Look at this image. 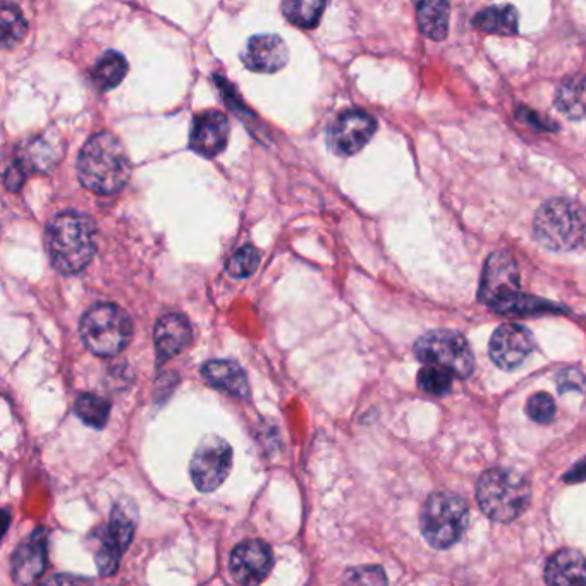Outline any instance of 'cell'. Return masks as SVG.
Here are the masks:
<instances>
[{"mask_svg":"<svg viewBox=\"0 0 586 586\" xmlns=\"http://www.w3.org/2000/svg\"><path fill=\"white\" fill-rule=\"evenodd\" d=\"M76 171L86 190L112 195L128 183L131 162L119 138L104 131L93 135L81 148Z\"/></svg>","mask_w":586,"mask_h":586,"instance_id":"6da1fadb","label":"cell"},{"mask_svg":"<svg viewBox=\"0 0 586 586\" xmlns=\"http://www.w3.org/2000/svg\"><path fill=\"white\" fill-rule=\"evenodd\" d=\"M95 224L88 215L64 212L50 220L47 227V250L55 269L62 274H78L92 262Z\"/></svg>","mask_w":586,"mask_h":586,"instance_id":"7a4b0ae2","label":"cell"},{"mask_svg":"<svg viewBox=\"0 0 586 586\" xmlns=\"http://www.w3.org/2000/svg\"><path fill=\"white\" fill-rule=\"evenodd\" d=\"M478 504L483 513L497 523L519 518L530 506V483L518 471L494 468L485 471L477 487Z\"/></svg>","mask_w":586,"mask_h":586,"instance_id":"3957f363","label":"cell"},{"mask_svg":"<svg viewBox=\"0 0 586 586\" xmlns=\"http://www.w3.org/2000/svg\"><path fill=\"white\" fill-rule=\"evenodd\" d=\"M533 232L547 250H574L586 238V208L568 198H554L538 210Z\"/></svg>","mask_w":586,"mask_h":586,"instance_id":"277c9868","label":"cell"},{"mask_svg":"<svg viewBox=\"0 0 586 586\" xmlns=\"http://www.w3.org/2000/svg\"><path fill=\"white\" fill-rule=\"evenodd\" d=\"M81 337L93 355L110 358L128 346L133 337V322L119 306L95 305L81 320Z\"/></svg>","mask_w":586,"mask_h":586,"instance_id":"5b68a950","label":"cell"},{"mask_svg":"<svg viewBox=\"0 0 586 586\" xmlns=\"http://www.w3.org/2000/svg\"><path fill=\"white\" fill-rule=\"evenodd\" d=\"M470 521L468 504L449 492H437L428 497L423 506L422 533L434 549H449L458 544Z\"/></svg>","mask_w":586,"mask_h":586,"instance_id":"8992f818","label":"cell"},{"mask_svg":"<svg viewBox=\"0 0 586 586\" xmlns=\"http://www.w3.org/2000/svg\"><path fill=\"white\" fill-rule=\"evenodd\" d=\"M415 355L425 365L444 368L459 379H468L475 368L470 344L454 330L427 332L416 341Z\"/></svg>","mask_w":586,"mask_h":586,"instance_id":"52a82bcc","label":"cell"},{"mask_svg":"<svg viewBox=\"0 0 586 586\" xmlns=\"http://www.w3.org/2000/svg\"><path fill=\"white\" fill-rule=\"evenodd\" d=\"M135 528V509L129 502H117L110 511L109 523L95 532L98 542L95 562L102 576L116 573L121 556L128 550L131 540L135 537Z\"/></svg>","mask_w":586,"mask_h":586,"instance_id":"ba28073f","label":"cell"},{"mask_svg":"<svg viewBox=\"0 0 586 586\" xmlns=\"http://www.w3.org/2000/svg\"><path fill=\"white\" fill-rule=\"evenodd\" d=\"M232 468V449L226 440L208 435L196 447L191 459V478L200 492H214Z\"/></svg>","mask_w":586,"mask_h":586,"instance_id":"9c48e42d","label":"cell"},{"mask_svg":"<svg viewBox=\"0 0 586 586\" xmlns=\"http://www.w3.org/2000/svg\"><path fill=\"white\" fill-rule=\"evenodd\" d=\"M518 293H521L518 263L509 251H495L485 262L478 298L497 310Z\"/></svg>","mask_w":586,"mask_h":586,"instance_id":"30bf717a","label":"cell"},{"mask_svg":"<svg viewBox=\"0 0 586 586\" xmlns=\"http://www.w3.org/2000/svg\"><path fill=\"white\" fill-rule=\"evenodd\" d=\"M377 123L363 110H346L329 128V147L337 155H355L372 140Z\"/></svg>","mask_w":586,"mask_h":586,"instance_id":"8fae6325","label":"cell"},{"mask_svg":"<svg viewBox=\"0 0 586 586\" xmlns=\"http://www.w3.org/2000/svg\"><path fill=\"white\" fill-rule=\"evenodd\" d=\"M535 339L525 325L504 324L497 327L490 339V358L502 370H514L532 355Z\"/></svg>","mask_w":586,"mask_h":586,"instance_id":"7c38bea8","label":"cell"},{"mask_svg":"<svg viewBox=\"0 0 586 586\" xmlns=\"http://www.w3.org/2000/svg\"><path fill=\"white\" fill-rule=\"evenodd\" d=\"M274 566V556L269 545L262 540H246L232 550V578L241 586H257L262 583Z\"/></svg>","mask_w":586,"mask_h":586,"instance_id":"4fadbf2b","label":"cell"},{"mask_svg":"<svg viewBox=\"0 0 586 586\" xmlns=\"http://www.w3.org/2000/svg\"><path fill=\"white\" fill-rule=\"evenodd\" d=\"M229 119L220 110H207L195 117L190 145L198 155L212 159L224 152L229 140Z\"/></svg>","mask_w":586,"mask_h":586,"instance_id":"5bb4252c","label":"cell"},{"mask_svg":"<svg viewBox=\"0 0 586 586\" xmlns=\"http://www.w3.org/2000/svg\"><path fill=\"white\" fill-rule=\"evenodd\" d=\"M47 566V532L38 528L13 554V578L19 585H31Z\"/></svg>","mask_w":586,"mask_h":586,"instance_id":"9a60e30c","label":"cell"},{"mask_svg":"<svg viewBox=\"0 0 586 586\" xmlns=\"http://www.w3.org/2000/svg\"><path fill=\"white\" fill-rule=\"evenodd\" d=\"M243 61L255 73H275L286 66L289 50L277 35H257L246 43Z\"/></svg>","mask_w":586,"mask_h":586,"instance_id":"2e32d148","label":"cell"},{"mask_svg":"<svg viewBox=\"0 0 586 586\" xmlns=\"http://www.w3.org/2000/svg\"><path fill=\"white\" fill-rule=\"evenodd\" d=\"M193 339L188 318L183 315H165L155 325V349L159 361H167L183 353Z\"/></svg>","mask_w":586,"mask_h":586,"instance_id":"e0dca14e","label":"cell"},{"mask_svg":"<svg viewBox=\"0 0 586 586\" xmlns=\"http://www.w3.org/2000/svg\"><path fill=\"white\" fill-rule=\"evenodd\" d=\"M549 586H586V559L574 549H562L545 566Z\"/></svg>","mask_w":586,"mask_h":586,"instance_id":"ac0fdd59","label":"cell"},{"mask_svg":"<svg viewBox=\"0 0 586 586\" xmlns=\"http://www.w3.org/2000/svg\"><path fill=\"white\" fill-rule=\"evenodd\" d=\"M62 148L57 136H37L19 148L16 164L28 172L49 171L59 159Z\"/></svg>","mask_w":586,"mask_h":586,"instance_id":"d6986e66","label":"cell"},{"mask_svg":"<svg viewBox=\"0 0 586 586\" xmlns=\"http://www.w3.org/2000/svg\"><path fill=\"white\" fill-rule=\"evenodd\" d=\"M203 379L217 389L229 392L231 396L248 397L250 385L245 370L236 361L214 360L205 363L202 368Z\"/></svg>","mask_w":586,"mask_h":586,"instance_id":"ffe728a7","label":"cell"},{"mask_svg":"<svg viewBox=\"0 0 586 586\" xmlns=\"http://www.w3.org/2000/svg\"><path fill=\"white\" fill-rule=\"evenodd\" d=\"M556 107L569 119H585L586 74H574L562 81L557 88Z\"/></svg>","mask_w":586,"mask_h":586,"instance_id":"44dd1931","label":"cell"},{"mask_svg":"<svg viewBox=\"0 0 586 586\" xmlns=\"http://www.w3.org/2000/svg\"><path fill=\"white\" fill-rule=\"evenodd\" d=\"M418 25L423 35L442 42L449 33V4L446 2H420L416 6Z\"/></svg>","mask_w":586,"mask_h":586,"instance_id":"7402d4cb","label":"cell"},{"mask_svg":"<svg viewBox=\"0 0 586 586\" xmlns=\"http://www.w3.org/2000/svg\"><path fill=\"white\" fill-rule=\"evenodd\" d=\"M518 11L513 6H494L483 9L473 18V26L487 33L516 35L518 33Z\"/></svg>","mask_w":586,"mask_h":586,"instance_id":"603a6c76","label":"cell"},{"mask_svg":"<svg viewBox=\"0 0 586 586\" xmlns=\"http://www.w3.org/2000/svg\"><path fill=\"white\" fill-rule=\"evenodd\" d=\"M128 73V62L119 52H105L92 71V80L100 90L116 88Z\"/></svg>","mask_w":586,"mask_h":586,"instance_id":"cb8c5ba5","label":"cell"},{"mask_svg":"<svg viewBox=\"0 0 586 586\" xmlns=\"http://www.w3.org/2000/svg\"><path fill=\"white\" fill-rule=\"evenodd\" d=\"M74 413L88 427L104 428L109 422L110 403L104 397L83 394L76 399Z\"/></svg>","mask_w":586,"mask_h":586,"instance_id":"d4e9b609","label":"cell"},{"mask_svg":"<svg viewBox=\"0 0 586 586\" xmlns=\"http://www.w3.org/2000/svg\"><path fill=\"white\" fill-rule=\"evenodd\" d=\"M325 2L322 0H289L282 4V13L293 25L301 28H313L324 13Z\"/></svg>","mask_w":586,"mask_h":586,"instance_id":"484cf974","label":"cell"},{"mask_svg":"<svg viewBox=\"0 0 586 586\" xmlns=\"http://www.w3.org/2000/svg\"><path fill=\"white\" fill-rule=\"evenodd\" d=\"M28 25H26L23 13L18 6L11 2H4L0 6V38L4 47H13L21 38L25 37Z\"/></svg>","mask_w":586,"mask_h":586,"instance_id":"4316f807","label":"cell"},{"mask_svg":"<svg viewBox=\"0 0 586 586\" xmlns=\"http://www.w3.org/2000/svg\"><path fill=\"white\" fill-rule=\"evenodd\" d=\"M495 312L502 315H513V317H525V315H538L545 312H559V308L550 305L549 301L538 300L535 296L518 293L511 300L502 303Z\"/></svg>","mask_w":586,"mask_h":586,"instance_id":"83f0119b","label":"cell"},{"mask_svg":"<svg viewBox=\"0 0 586 586\" xmlns=\"http://www.w3.org/2000/svg\"><path fill=\"white\" fill-rule=\"evenodd\" d=\"M452 379L454 375L444 368L425 365L418 372V387L434 396H446L447 392L451 391Z\"/></svg>","mask_w":586,"mask_h":586,"instance_id":"f1b7e54d","label":"cell"},{"mask_svg":"<svg viewBox=\"0 0 586 586\" xmlns=\"http://www.w3.org/2000/svg\"><path fill=\"white\" fill-rule=\"evenodd\" d=\"M258 262H260V253L255 246H241L227 263V272L238 279L250 277L258 269Z\"/></svg>","mask_w":586,"mask_h":586,"instance_id":"f546056e","label":"cell"},{"mask_svg":"<svg viewBox=\"0 0 586 586\" xmlns=\"http://www.w3.org/2000/svg\"><path fill=\"white\" fill-rule=\"evenodd\" d=\"M342 586H387V576L380 566H360L348 569Z\"/></svg>","mask_w":586,"mask_h":586,"instance_id":"4dcf8cb0","label":"cell"},{"mask_svg":"<svg viewBox=\"0 0 586 586\" xmlns=\"http://www.w3.org/2000/svg\"><path fill=\"white\" fill-rule=\"evenodd\" d=\"M526 413L532 418L533 422L550 423L556 418L557 408L554 399L545 392H538L535 396L530 397Z\"/></svg>","mask_w":586,"mask_h":586,"instance_id":"1f68e13d","label":"cell"},{"mask_svg":"<svg viewBox=\"0 0 586 586\" xmlns=\"http://www.w3.org/2000/svg\"><path fill=\"white\" fill-rule=\"evenodd\" d=\"M556 382L562 394L569 391L581 392L586 387L585 375L576 368H566V370L557 373Z\"/></svg>","mask_w":586,"mask_h":586,"instance_id":"d6a6232c","label":"cell"},{"mask_svg":"<svg viewBox=\"0 0 586 586\" xmlns=\"http://www.w3.org/2000/svg\"><path fill=\"white\" fill-rule=\"evenodd\" d=\"M518 119H521L523 123L530 124L533 128L544 129V131H556V126H554V123L550 119H545L544 116H538L537 112L532 109L521 107L518 110Z\"/></svg>","mask_w":586,"mask_h":586,"instance_id":"836d02e7","label":"cell"},{"mask_svg":"<svg viewBox=\"0 0 586 586\" xmlns=\"http://www.w3.org/2000/svg\"><path fill=\"white\" fill-rule=\"evenodd\" d=\"M40 586H92V580L74 574H55Z\"/></svg>","mask_w":586,"mask_h":586,"instance_id":"e575fe53","label":"cell"},{"mask_svg":"<svg viewBox=\"0 0 586 586\" xmlns=\"http://www.w3.org/2000/svg\"><path fill=\"white\" fill-rule=\"evenodd\" d=\"M25 178L26 172L23 171V169H21V167H19L16 162H14V164L11 165V169H9L6 174L7 188H9L11 191L19 190V186L23 184Z\"/></svg>","mask_w":586,"mask_h":586,"instance_id":"d590c367","label":"cell"},{"mask_svg":"<svg viewBox=\"0 0 586 586\" xmlns=\"http://www.w3.org/2000/svg\"><path fill=\"white\" fill-rule=\"evenodd\" d=\"M564 482L580 483L586 482V458L580 459L573 468L564 475Z\"/></svg>","mask_w":586,"mask_h":586,"instance_id":"8d00e7d4","label":"cell"}]
</instances>
